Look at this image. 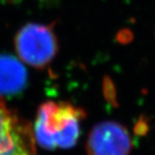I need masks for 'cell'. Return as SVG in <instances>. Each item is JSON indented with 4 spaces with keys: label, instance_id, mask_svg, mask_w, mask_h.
Here are the masks:
<instances>
[{
    "label": "cell",
    "instance_id": "cell-1",
    "mask_svg": "<svg viewBox=\"0 0 155 155\" xmlns=\"http://www.w3.org/2000/svg\"><path fill=\"white\" fill-rule=\"evenodd\" d=\"M86 114L68 102L48 101L39 106L34 137L38 145L47 150L69 149L80 137V121Z\"/></svg>",
    "mask_w": 155,
    "mask_h": 155
},
{
    "label": "cell",
    "instance_id": "cell-2",
    "mask_svg": "<svg viewBox=\"0 0 155 155\" xmlns=\"http://www.w3.org/2000/svg\"><path fill=\"white\" fill-rule=\"evenodd\" d=\"M14 44L20 59L38 69L49 65L58 52V40L51 25H24L17 32Z\"/></svg>",
    "mask_w": 155,
    "mask_h": 155
},
{
    "label": "cell",
    "instance_id": "cell-3",
    "mask_svg": "<svg viewBox=\"0 0 155 155\" xmlns=\"http://www.w3.org/2000/svg\"><path fill=\"white\" fill-rule=\"evenodd\" d=\"M0 155H37L31 125L0 96Z\"/></svg>",
    "mask_w": 155,
    "mask_h": 155
},
{
    "label": "cell",
    "instance_id": "cell-4",
    "mask_svg": "<svg viewBox=\"0 0 155 155\" xmlns=\"http://www.w3.org/2000/svg\"><path fill=\"white\" fill-rule=\"evenodd\" d=\"M132 147L128 130L111 120L94 125L86 142L88 155H129Z\"/></svg>",
    "mask_w": 155,
    "mask_h": 155
},
{
    "label": "cell",
    "instance_id": "cell-5",
    "mask_svg": "<svg viewBox=\"0 0 155 155\" xmlns=\"http://www.w3.org/2000/svg\"><path fill=\"white\" fill-rule=\"evenodd\" d=\"M27 81L28 75L24 64L12 55L0 54V96L20 94Z\"/></svg>",
    "mask_w": 155,
    "mask_h": 155
}]
</instances>
